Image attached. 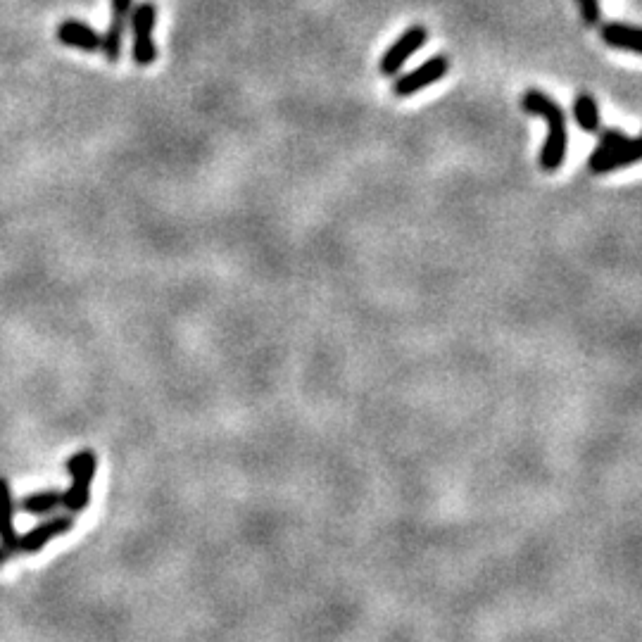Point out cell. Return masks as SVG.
<instances>
[{"label": "cell", "instance_id": "1", "mask_svg": "<svg viewBox=\"0 0 642 642\" xmlns=\"http://www.w3.org/2000/svg\"><path fill=\"white\" fill-rule=\"evenodd\" d=\"M521 107L528 115H538L547 122V138L540 150V167L545 172H557L566 157V146H569V131H566V115L562 105L547 93L538 88H528L521 98Z\"/></svg>", "mask_w": 642, "mask_h": 642}, {"label": "cell", "instance_id": "2", "mask_svg": "<svg viewBox=\"0 0 642 642\" xmlns=\"http://www.w3.org/2000/svg\"><path fill=\"white\" fill-rule=\"evenodd\" d=\"M640 160V141L626 136L623 131L604 129L600 134V146L590 155V172L609 174L614 169L631 167Z\"/></svg>", "mask_w": 642, "mask_h": 642}, {"label": "cell", "instance_id": "3", "mask_svg": "<svg viewBox=\"0 0 642 642\" xmlns=\"http://www.w3.org/2000/svg\"><path fill=\"white\" fill-rule=\"evenodd\" d=\"M98 457L93 450H81L67 462V471L72 476V486L67 493H62V507L69 509L72 514L84 512L88 502H91V486L96 478Z\"/></svg>", "mask_w": 642, "mask_h": 642}, {"label": "cell", "instance_id": "4", "mask_svg": "<svg viewBox=\"0 0 642 642\" xmlns=\"http://www.w3.org/2000/svg\"><path fill=\"white\" fill-rule=\"evenodd\" d=\"M131 31H134V48H131V55H134V62L141 67L153 65L157 60V48H155V20H157V8L153 0H146V3H138L131 10Z\"/></svg>", "mask_w": 642, "mask_h": 642}, {"label": "cell", "instance_id": "5", "mask_svg": "<svg viewBox=\"0 0 642 642\" xmlns=\"http://www.w3.org/2000/svg\"><path fill=\"white\" fill-rule=\"evenodd\" d=\"M112 5V20L107 24V31L100 36V53L105 55L107 62H117L122 55L124 31H127L131 10H134V0H110Z\"/></svg>", "mask_w": 642, "mask_h": 642}, {"label": "cell", "instance_id": "6", "mask_svg": "<svg viewBox=\"0 0 642 642\" xmlns=\"http://www.w3.org/2000/svg\"><path fill=\"white\" fill-rule=\"evenodd\" d=\"M448 69H450V62H448V58H445V55H436V58L426 60L424 65L414 69V72H409V74H405V77H400L398 81H395V86H393L395 96H400V98L414 96V93H419L421 88L436 84V81L443 79L445 74H448Z\"/></svg>", "mask_w": 642, "mask_h": 642}, {"label": "cell", "instance_id": "7", "mask_svg": "<svg viewBox=\"0 0 642 642\" xmlns=\"http://www.w3.org/2000/svg\"><path fill=\"white\" fill-rule=\"evenodd\" d=\"M426 39H428V31L424 27H419V24L417 27H409L381 58L383 77H395V74L400 72V67L405 65V62L412 58V55L417 53L421 46H424Z\"/></svg>", "mask_w": 642, "mask_h": 642}, {"label": "cell", "instance_id": "8", "mask_svg": "<svg viewBox=\"0 0 642 642\" xmlns=\"http://www.w3.org/2000/svg\"><path fill=\"white\" fill-rule=\"evenodd\" d=\"M74 528V519L72 516H53V519L43 521L36 528H31L29 533L20 535V540H17V550L20 552H39L46 547L48 543H53L55 538H60V535L69 533Z\"/></svg>", "mask_w": 642, "mask_h": 642}, {"label": "cell", "instance_id": "9", "mask_svg": "<svg viewBox=\"0 0 642 642\" xmlns=\"http://www.w3.org/2000/svg\"><path fill=\"white\" fill-rule=\"evenodd\" d=\"M58 41L84 53H100V34L81 20H65L58 27Z\"/></svg>", "mask_w": 642, "mask_h": 642}, {"label": "cell", "instance_id": "10", "mask_svg": "<svg viewBox=\"0 0 642 642\" xmlns=\"http://www.w3.org/2000/svg\"><path fill=\"white\" fill-rule=\"evenodd\" d=\"M17 540H20V535L15 528V502H12L8 481L0 476V545L8 552H15Z\"/></svg>", "mask_w": 642, "mask_h": 642}, {"label": "cell", "instance_id": "11", "mask_svg": "<svg viewBox=\"0 0 642 642\" xmlns=\"http://www.w3.org/2000/svg\"><path fill=\"white\" fill-rule=\"evenodd\" d=\"M602 41L607 46L619 48V50H631V53H640V29L631 27V24H619V22H609L604 24L600 29Z\"/></svg>", "mask_w": 642, "mask_h": 642}, {"label": "cell", "instance_id": "12", "mask_svg": "<svg viewBox=\"0 0 642 642\" xmlns=\"http://www.w3.org/2000/svg\"><path fill=\"white\" fill-rule=\"evenodd\" d=\"M574 117L576 124L585 134H597L600 131V110H597L595 98L590 93H581L574 103Z\"/></svg>", "mask_w": 642, "mask_h": 642}, {"label": "cell", "instance_id": "13", "mask_svg": "<svg viewBox=\"0 0 642 642\" xmlns=\"http://www.w3.org/2000/svg\"><path fill=\"white\" fill-rule=\"evenodd\" d=\"M58 507H62L60 490H41V493L27 495L22 500V509L29 514H50Z\"/></svg>", "mask_w": 642, "mask_h": 642}, {"label": "cell", "instance_id": "14", "mask_svg": "<svg viewBox=\"0 0 642 642\" xmlns=\"http://www.w3.org/2000/svg\"><path fill=\"white\" fill-rule=\"evenodd\" d=\"M578 8H581V17L585 24H597L600 22V5L597 0H576Z\"/></svg>", "mask_w": 642, "mask_h": 642}, {"label": "cell", "instance_id": "15", "mask_svg": "<svg viewBox=\"0 0 642 642\" xmlns=\"http://www.w3.org/2000/svg\"><path fill=\"white\" fill-rule=\"evenodd\" d=\"M8 555H10V552H8V550H5V547H3V545H0V566H3L5 562H8Z\"/></svg>", "mask_w": 642, "mask_h": 642}]
</instances>
